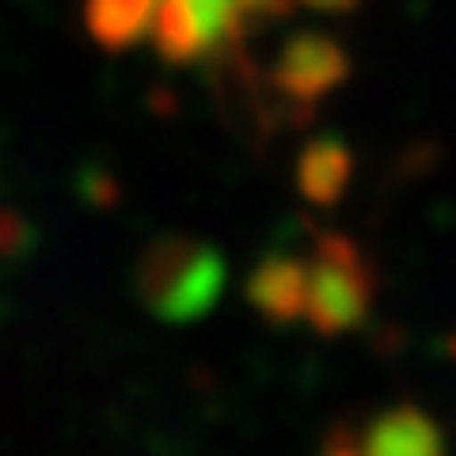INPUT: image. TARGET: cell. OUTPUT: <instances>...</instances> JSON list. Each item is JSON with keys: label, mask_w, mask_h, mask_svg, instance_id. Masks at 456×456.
<instances>
[{"label": "cell", "mask_w": 456, "mask_h": 456, "mask_svg": "<svg viewBox=\"0 0 456 456\" xmlns=\"http://www.w3.org/2000/svg\"><path fill=\"white\" fill-rule=\"evenodd\" d=\"M221 259L202 244L187 240H164L145 251L137 266V289L156 316L191 320L206 312L221 293Z\"/></svg>", "instance_id": "1"}, {"label": "cell", "mask_w": 456, "mask_h": 456, "mask_svg": "<svg viewBox=\"0 0 456 456\" xmlns=\"http://www.w3.org/2000/svg\"><path fill=\"white\" fill-rule=\"evenodd\" d=\"M369 308V270L354 244L323 236L312 259H305V320L335 335L354 327Z\"/></svg>", "instance_id": "2"}, {"label": "cell", "mask_w": 456, "mask_h": 456, "mask_svg": "<svg viewBox=\"0 0 456 456\" xmlns=\"http://www.w3.org/2000/svg\"><path fill=\"white\" fill-rule=\"evenodd\" d=\"M346 449H362V452H437L441 434L422 411L395 407V411L377 415L365 426V434L358 441H350Z\"/></svg>", "instance_id": "3"}, {"label": "cell", "mask_w": 456, "mask_h": 456, "mask_svg": "<svg viewBox=\"0 0 456 456\" xmlns=\"http://www.w3.org/2000/svg\"><path fill=\"white\" fill-rule=\"evenodd\" d=\"M156 4L160 0H88L84 20H88V31L99 46L126 50L152 31Z\"/></svg>", "instance_id": "4"}, {"label": "cell", "mask_w": 456, "mask_h": 456, "mask_svg": "<svg viewBox=\"0 0 456 456\" xmlns=\"http://www.w3.org/2000/svg\"><path fill=\"white\" fill-rule=\"evenodd\" d=\"M251 297L274 320L305 316V259H285V255L266 259L255 270Z\"/></svg>", "instance_id": "5"}, {"label": "cell", "mask_w": 456, "mask_h": 456, "mask_svg": "<svg viewBox=\"0 0 456 456\" xmlns=\"http://www.w3.org/2000/svg\"><path fill=\"white\" fill-rule=\"evenodd\" d=\"M342 73V53L323 38H301L285 50L281 84L293 95H320Z\"/></svg>", "instance_id": "6"}, {"label": "cell", "mask_w": 456, "mask_h": 456, "mask_svg": "<svg viewBox=\"0 0 456 456\" xmlns=\"http://www.w3.org/2000/svg\"><path fill=\"white\" fill-rule=\"evenodd\" d=\"M346 175H350V156H346V149L331 145V141L312 145L301 160V191L308 198H316V202L338 198L342 187H346Z\"/></svg>", "instance_id": "7"}, {"label": "cell", "mask_w": 456, "mask_h": 456, "mask_svg": "<svg viewBox=\"0 0 456 456\" xmlns=\"http://www.w3.org/2000/svg\"><path fill=\"white\" fill-rule=\"evenodd\" d=\"M312 4H320V8H350L354 0H312Z\"/></svg>", "instance_id": "8"}]
</instances>
